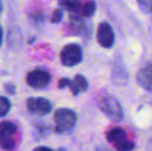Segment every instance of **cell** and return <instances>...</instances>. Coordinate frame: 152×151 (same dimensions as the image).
<instances>
[{
  "label": "cell",
  "instance_id": "cell-1",
  "mask_svg": "<svg viewBox=\"0 0 152 151\" xmlns=\"http://www.w3.org/2000/svg\"><path fill=\"white\" fill-rule=\"evenodd\" d=\"M98 107L100 111L112 121L118 122L123 118V111L120 104L112 95H102L98 99Z\"/></svg>",
  "mask_w": 152,
  "mask_h": 151
},
{
  "label": "cell",
  "instance_id": "cell-2",
  "mask_svg": "<svg viewBox=\"0 0 152 151\" xmlns=\"http://www.w3.org/2000/svg\"><path fill=\"white\" fill-rule=\"evenodd\" d=\"M55 131L57 133H63L70 131L76 125L77 115L72 110L61 108L54 114Z\"/></svg>",
  "mask_w": 152,
  "mask_h": 151
},
{
  "label": "cell",
  "instance_id": "cell-3",
  "mask_svg": "<svg viewBox=\"0 0 152 151\" xmlns=\"http://www.w3.org/2000/svg\"><path fill=\"white\" fill-rule=\"evenodd\" d=\"M106 138L117 151H132L134 144L128 139L127 133L121 127H113L107 131Z\"/></svg>",
  "mask_w": 152,
  "mask_h": 151
},
{
  "label": "cell",
  "instance_id": "cell-4",
  "mask_svg": "<svg viewBox=\"0 0 152 151\" xmlns=\"http://www.w3.org/2000/svg\"><path fill=\"white\" fill-rule=\"evenodd\" d=\"M18 126L12 121L0 122V147L4 151H12L16 148V135Z\"/></svg>",
  "mask_w": 152,
  "mask_h": 151
},
{
  "label": "cell",
  "instance_id": "cell-5",
  "mask_svg": "<svg viewBox=\"0 0 152 151\" xmlns=\"http://www.w3.org/2000/svg\"><path fill=\"white\" fill-rule=\"evenodd\" d=\"M82 59L83 52L79 44H68L62 48L60 52V61L64 66H76L82 61Z\"/></svg>",
  "mask_w": 152,
  "mask_h": 151
},
{
  "label": "cell",
  "instance_id": "cell-6",
  "mask_svg": "<svg viewBox=\"0 0 152 151\" xmlns=\"http://www.w3.org/2000/svg\"><path fill=\"white\" fill-rule=\"evenodd\" d=\"M26 82L32 88H44L51 82V75L47 69L36 67L27 74Z\"/></svg>",
  "mask_w": 152,
  "mask_h": 151
},
{
  "label": "cell",
  "instance_id": "cell-7",
  "mask_svg": "<svg viewBox=\"0 0 152 151\" xmlns=\"http://www.w3.org/2000/svg\"><path fill=\"white\" fill-rule=\"evenodd\" d=\"M96 38L100 47L104 49L112 48L115 42V34L112 26L107 22L100 23L96 32Z\"/></svg>",
  "mask_w": 152,
  "mask_h": 151
},
{
  "label": "cell",
  "instance_id": "cell-8",
  "mask_svg": "<svg viewBox=\"0 0 152 151\" xmlns=\"http://www.w3.org/2000/svg\"><path fill=\"white\" fill-rule=\"evenodd\" d=\"M26 106L30 113L36 115H47L52 111V104L45 97H29Z\"/></svg>",
  "mask_w": 152,
  "mask_h": 151
},
{
  "label": "cell",
  "instance_id": "cell-9",
  "mask_svg": "<svg viewBox=\"0 0 152 151\" xmlns=\"http://www.w3.org/2000/svg\"><path fill=\"white\" fill-rule=\"evenodd\" d=\"M137 82L143 89L152 91V64L141 67L137 74Z\"/></svg>",
  "mask_w": 152,
  "mask_h": 151
},
{
  "label": "cell",
  "instance_id": "cell-10",
  "mask_svg": "<svg viewBox=\"0 0 152 151\" xmlns=\"http://www.w3.org/2000/svg\"><path fill=\"white\" fill-rule=\"evenodd\" d=\"M69 28L75 35H82L86 33V23L79 14H70Z\"/></svg>",
  "mask_w": 152,
  "mask_h": 151
},
{
  "label": "cell",
  "instance_id": "cell-11",
  "mask_svg": "<svg viewBox=\"0 0 152 151\" xmlns=\"http://www.w3.org/2000/svg\"><path fill=\"white\" fill-rule=\"evenodd\" d=\"M69 89L74 95H78L80 92H84L88 89V82L81 75H77L74 80H70Z\"/></svg>",
  "mask_w": 152,
  "mask_h": 151
},
{
  "label": "cell",
  "instance_id": "cell-12",
  "mask_svg": "<svg viewBox=\"0 0 152 151\" xmlns=\"http://www.w3.org/2000/svg\"><path fill=\"white\" fill-rule=\"evenodd\" d=\"M58 5L70 14H78L82 9V3L79 0H58Z\"/></svg>",
  "mask_w": 152,
  "mask_h": 151
},
{
  "label": "cell",
  "instance_id": "cell-13",
  "mask_svg": "<svg viewBox=\"0 0 152 151\" xmlns=\"http://www.w3.org/2000/svg\"><path fill=\"white\" fill-rule=\"evenodd\" d=\"M113 80L117 85H120L121 83L127 82V73L124 69V66L120 63L114 66V71H113Z\"/></svg>",
  "mask_w": 152,
  "mask_h": 151
},
{
  "label": "cell",
  "instance_id": "cell-14",
  "mask_svg": "<svg viewBox=\"0 0 152 151\" xmlns=\"http://www.w3.org/2000/svg\"><path fill=\"white\" fill-rule=\"evenodd\" d=\"M96 10V3L95 1L91 0V1H88L82 6V9H81V14H82L83 17L85 18H90L94 15Z\"/></svg>",
  "mask_w": 152,
  "mask_h": 151
},
{
  "label": "cell",
  "instance_id": "cell-15",
  "mask_svg": "<svg viewBox=\"0 0 152 151\" xmlns=\"http://www.w3.org/2000/svg\"><path fill=\"white\" fill-rule=\"evenodd\" d=\"M10 107H12V105H10V101H8V98L0 95V117L5 116L10 112Z\"/></svg>",
  "mask_w": 152,
  "mask_h": 151
},
{
  "label": "cell",
  "instance_id": "cell-16",
  "mask_svg": "<svg viewBox=\"0 0 152 151\" xmlns=\"http://www.w3.org/2000/svg\"><path fill=\"white\" fill-rule=\"evenodd\" d=\"M140 8L146 14L152 12V0H137Z\"/></svg>",
  "mask_w": 152,
  "mask_h": 151
},
{
  "label": "cell",
  "instance_id": "cell-17",
  "mask_svg": "<svg viewBox=\"0 0 152 151\" xmlns=\"http://www.w3.org/2000/svg\"><path fill=\"white\" fill-rule=\"evenodd\" d=\"M62 17H63V10L61 8H56V9L53 10L52 16H51V23H54L57 24L62 20Z\"/></svg>",
  "mask_w": 152,
  "mask_h": 151
},
{
  "label": "cell",
  "instance_id": "cell-18",
  "mask_svg": "<svg viewBox=\"0 0 152 151\" xmlns=\"http://www.w3.org/2000/svg\"><path fill=\"white\" fill-rule=\"evenodd\" d=\"M3 89L8 93V94H16V91H17V88H16V85L12 84V83H5L3 85Z\"/></svg>",
  "mask_w": 152,
  "mask_h": 151
},
{
  "label": "cell",
  "instance_id": "cell-19",
  "mask_svg": "<svg viewBox=\"0 0 152 151\" xmlns=\"http://www.w3.org/2000/svg\"><path fill=\"white\" fill-rule=\"evenodd\" d=\"M70 84V80L67 78H61L58 81V88L59 89H63L64 87H68Z\"/></svg>",
  "mask_w": 152,
  "mask_h": 151
},
{
  "label": "cell",
  "instance_id": "cell-20",
  "mask_svg": "<svg viewBox=\"0 0 152 151\" xmlns=\"http://www.w3.org/2000/svg\"><path fill=\"white\" fill-rule=\"evenodd\" d=\"M32 151H53V150L49 147H46V146H39V147L34 148Z\"/></svg>",
  "mask_w": 152,
  "mask_h": 151
},
{
  "label": "cell",
  "instance_id": "cell-21",
  "mask_svg": "<svg viewBox=\"0 0 152 151\" xmlns=\"http://www.w3.org/2000/svg\"><path fill=\"white\" fill-rule=\"evenodd\" d=\"M2 39H3V31H2V28L0 26V46L2 44Z\"/></svg>",
  "mask_w": 152,
  "mask_h": 151
},
{
  "label": "cell",
  "instance_id": "cell-22",
  "mask_svg": "<svg viewBox=\"0 0 152 151\" xmlns=\"http://www.w3.org/2000/svg\"><path fill=\"white\" fill-rule=\"evenodd\" d=\"M96 151H110V150H108L107 148H104V147H102V148H98Z\"/></svg>",
  "mask_w": 152,
  "mask_h": 151
},
{
  "label": "cell",
  "instance_id": "cell-23",
  "mask_svg": "<svg viewBox=\"0 0 152 151\" xmlns=\"http://www.w3.org/2000/svg\"><path fill=\"white\" fill-rule=\"evenodd\" d=\"M57 151H66L65 149H64V148H59V149L58 150H57Z\"/></svg>",
  "mask_w": 152,
  "mask_h": 151
},
{
  "label": "cell",
  "instance_id": "cell-24",
  "mask_svg": "<svg viewBox=\"0 0 152 151\" xmlns=\"http://www.w3.org/2000/svg\"><path fill=\"white\" fill-rule=\"evenodd\" d=\"M2 12V5H1V2H0V14H1Z\"/></svg>",
  "mask_w": 152,
  "mask_h": 151
}]
</instances>
